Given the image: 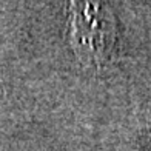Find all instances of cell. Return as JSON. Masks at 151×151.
I'll list each match as a JSON object with an SVG mask.
<instances>
[{
  "label": "cell",
  "mask_w": 151,
  "mask_h": 151,
  "mask_svg": "<svg viewBox=\"0 0 151 151\" xmlns=\"http://www.w3.org/2000/svg\"><path fill=\"white\" fill-rule=\"evenodd\" d=\"M68 28V40L82 63L102 66L113 56L117 40L116 20L105 3H70Z\"/></svg>",
  "instance_id": "obj_1"
}]
</instances>
